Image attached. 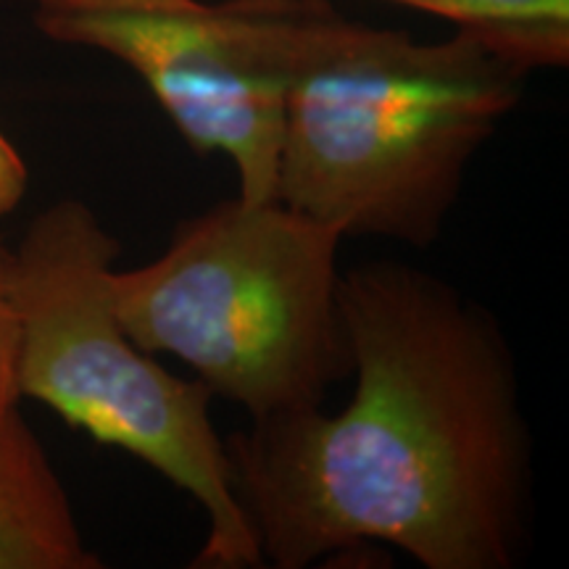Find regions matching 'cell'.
Returning <instances> with one entry per match:
<instances>
[{
  "mask_svg": "<svg viewBox=\"0 0 569 569\" xmlns=\"http://www.w3.org/2000/svg\"><path fill=\"white\" fill-rule=\"evenodd\" d=\"M351 401L224 438L264 565L388 543L425 569H515L530 543L532 436L486 306L396 259L340 274Z\"/></svg>",
  "mask_w": 569,
  "mask_h": 569,
  "instance_id": "6da1fadb",
  "label": "cell"
},
{
  "mask_svg": "<svg viewBox=\"0 0 569 569\" xmlns=\"http://www.w3.org/2000/svg\"><path fill=\"white\" fill-rule=\"evenodd\" d=\"M269 19L282 69L274 201L343 240L436 246L530 71L475 32L422 42L330 0H269Z\"/></svg>",
  "mask_w": 569,
  "mask_h": 569,
  "instance_id": "7a4b0ae2",
  "label": "cell"
},
{
  "mask_svg": "<svg viewBox=\"0 0 569 569\" xmlns=\"http://www.w3.org/2000/svg\"><path fill=\"white\" fill-rule=\"evenodd\" d=\"M122 246L88 203L48 206L9 256L3 293L17 327L19 398L46 403L74 430L146 461L203 509L196 569L264 567L232 488L211 393L163 369L119 322L111 272Z\"/></svg>",
  "mask_w": 569,
  "mask_h": 569,
  "instance_id": "3957f363",
  "label": "cell"
},
{
  "mask_svg": "<svg viewBox=\"0 0 569 569\" xmlns=\"http://www.w3.org/2000/svg\"><path fill=\"white\" fill-rule=\"evenodd\" d=\"M340 243L280 201L230 198L177 224L153 261L113 269V309L142 351L180 359L251 422L319 409L351 375Z\"/></svg>",
  "mask_w": 569,
  "mask_h": 569,
  "instance_id": "277c9868",
  "label": "cell"
},
{
  "mask_svg": "<svg viewBox=\"0 0 569 569\" xmlns=\"http://www.w3.org/2000/svg\"><path fill=\"white\" fill-rule=\"evenodd\" d=\"M34 24L127 63L196 153L232 161L243 201H274L282 69L269 0H38Z\"/></svg>",
  "mask_w": 569,
  "mask_h": 569,
  "instance_id": "5b68a950",
  "label": "cell"
},
{
  "mask_svg": "<svg viewBox=\"0 0 569 569\" xmlns=\"http://www.w3.org/2000/svg\"><path fill=\"white\" fill-rule=\"evenodd\" d=\"M46 448L13 409L0 425V569H98Z\"/></svg>",
  "mask_w": 569,
  "mask_h": 569,
  "instance_id": "8992f818",
  "label": "cell"
},
{
  "mask_svg": "<svg viewBox=\"0 0 569 569\" xmlns=\"http://www.w3.org/2000/svg\"><path fill=\"white\" fill-rule=\"evenodd\" d=\"M451 21L528 69H567L569 0H386Z\"/></svg>",
  "mask_w": 569,
  "mask_h": 569,
  "instance_id": "52a82bcc",
  "label": "cell"
},
{
  "mask_svg": "<svg viewBox=\"0 0 569 569\" xmlns=\"http://www.w3.org/2000/svg\"><path fill=\"white\" fill-rule=\"evenodd\" d=\"M13 353H17V327L9 303L0 293V425L17 409L19 390L17 375H13Z\"/></svg>",
  "mask_w": 569,
  "mask_h": 569,
  "instance_id": "ba28073f",
  "label": "cell"
},
{
  "mask_svg": "<svg viewBox=\"0 0 569 569\" xmlns=\"http://www.w3.org/2000/svg\"><path fill=\"white\" fill-rule=\"evenodd\" d=\"M30 188V172L11 140L0 132V217L17 209Z\"/></svg>",
  "mask_w": 569,
  "mask_h": 569,
  "instance_id": "9c48e42d",
  "label": "cell"
},
{
  "mask_svg": "<svg viewBox=\"0 0 569 569\" xmlns=\"http://www.w3.org/2000/svg\"><path fill=\"white\" fill-rule=\"evenodd\" d=\"M9 256H11V248H6L3 240H0V290H3V274H6V267H9Z\"/></svg>",
  "mask_w": 569,
  "mask_h": 569,
  "instance_id": "30bf717a",
  "label": "cell"
}]
</instances>
